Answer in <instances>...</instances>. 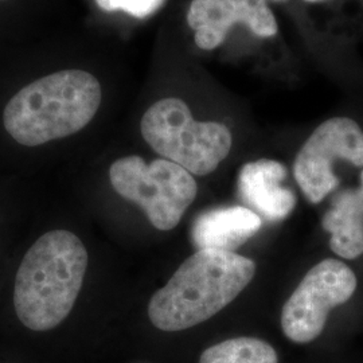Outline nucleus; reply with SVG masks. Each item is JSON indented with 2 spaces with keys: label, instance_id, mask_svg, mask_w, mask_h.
<instances>
[{
  "label": "nucleus",
  "instance_id": "1",
  "mask_svg": "<svg viewBox=\"0 0 363 363\" xmlns=\"http://www.w3.org/2000/svg\"><path fill=\"white\" fill-rule=\"evenodd\" d=\"M256 269L253 259L234 252L201 249L154 294L148 318L166 333L201 325L228 307L250 284Z\"/></svg>",
  "mask_w": 363,
  "mask_h": 363
},
{
  "label": "nucleus",
  "instance_id": "2",
  "mask_svg": "<svg viewBox=\"0 0 363 363\" xmlns=\"http://www.w3.org/2000/svg\"><path fill=\"white\" fill-rule=\"evenodd\" d=\"M88 268V252L77 235L57 229L27 250L15 277L13 307L31 331L61 325L73 310Z\"/></svg>",
  "mask_w": 363,
  "mask_h": 363
},
{
  "label": "nucleus",
  "instance_id": "3",
  "mask_svg": "<svg viewBox=\"0 0 363 363\" xmlns=\"http://www.w3.org/2000/svg\"><path fill=\"white\" fill-rule=\"evenodd\" d=\"M99 79L84 70H62L39 78L6 105L4 128L15 142L37 147L85 128L101 104Z\"/></svg>",
  "mask_w": 363,
  "mask_h": 363
},
{
  "label": "nucleus",
  "instance_id": "4",
  "mask_svg": "<svg viewBox=\"0 0 363 363\" xmlns=\"http://www.w3.org/2000/svg\"><path fill=\"white\" fill-rule=\"evenodd\" d=\"M140 130L144 140L163 159L199 177L216 171L233 143L226 125L195 121L187 104L174 97L151 105L142 118Z\"/></svg>",
  "mask_w": 363,
  "mask_h": 363
},
{
  "label": "nucleus",
  "instance_id": "5",
  "mask_svg": "<svg viewBox=\"0 0 363 363\" xmlns=\"http://www.w3.org/2000/svg\"><path fill=\"white\" fill-rule=\"evenodd\" d=\"M112 187L121 198L136 203L157 230L178 226L196 196V182L179 164L167 159L145 163L138 155L117 159L109 169Z\"/></svg>",
  "mask_w": 363,
  "mask_h": 363
},
{
  "label": "nucleus",
  "instance_id": "6",
  "mask_svg": "<svg viewBox=\"0 0 363 363\" xmlns=\"http://www.w3.org/2000/svg\"><path fill=\"white\" fill-rule=\"evenodd\" d=\"M361 280L349 261L327 257L307 272L286 300L281 328L295 343H311L325 333L330 316L358 296Z\"/></svg>",
  "mask_w": 363,
  "mask_h": 363
},
{
  "label": "nucleus",
  "instance_id": "7",
  "mask_svg": "<svg viewBox=\"0 0 363 363\" xmlns=\"http://www.w3.org/2000/svg\"><path fill=\"white\" fill-rule=\"evenodd\" d=\"M363 169V128L351 117L322 123L298 151L294 175L307 201L323 202L342 186L339 167Z\"/></svg>",
  "mask_w": 363,
  "mask_h": 363
},
{
  "label": "nucleus",
  "instance_id": "8",
  "mask_svg": "<svg viewBox=\"0 0 363 363\" xmlns=\"http://www.w3.org/2000/svg\"><path fill=\"white\" fill-rule=\"evenodd\" d=\"M286 178V166L280 162H250L240 169L238 194L259 217L272 222L286 220L296 208V194L281 184Z\"/></svg>",
  "mask_w": 363,
  "mask_h": 363
},
{
  "label": "nucleus",
  "instance_id": "9",
  "mask_svg": "<svg viewBox=\"0 0 363 363\" xmlns=\"http://www.w3.org/2000/svg\"><path fill=\"white\" fill-rule=\"evenodd\" d=\"M331 252L345 261L363 259V169L358 183L340 186L322 217Z\"/></svg>",
  "mask_w": 363,
  "mask_h": 363
},
{
  "label": "nucleus",
  "instance_id": "10",
  "mask_svg": "<svg viewBox=\"0 0 363 363\" xmlns=\"http://www.w3.org/2000/svg\"><path fill=\"white\" fill-rule=\"evenodd\" d=\"M261 217L242 206L211 208L198 216L191 228V241L198 250L233 252L261 228Z\"/></svg>",
  "mask_w": 363,
  "mask_h": 363
},
{
  "label": "nucleus",
  "instance_id": "11",
  "mask_svg": "<svg viewBox=\"0 0 363 363\" xmlns=\"http://www.w3.org/2000/svg\"><path fill=\"white\" fill-rule=\"evenodd\" d=\"M187 23L195 31L196 46L213 50L225 42L233 25L242 23V16L233 0H193Z\"/></svg>",
  "mask_w": 363,
  "mask_h": 363
},
{
  "label": "nucleus",
  "instance_id": "12",
  "mask_svg": "<svg viewBox=\"0 0 363 363\" xmlns=\"http://www.w3.org/2000/svg\"><path fill=\"white\" fill-rule=\"evenodd\" d=\"M199 363H279V357L272 346L262 339L238 337L206 349Z\"/></svg>",
  "mask_w": 363,
  "mask_h": 363
},
{
  "label": "nucleus",
  "instance_id": "13",
  "mask_svg": "<svg viewBox=\"0 0 363 363\" xmlns=\"http://www.w3.org/2000/svg\"><path fill=\"white\" fill-rule=\"evenodd\" d=\"M247 25L256 35L269 38L277 34V22L265 0H233Z\"/></svg>",
  "mask_w": 363,
  "mask_h": 363
},
{
  "label": "nucleus",
  "instance_id": "14",
  "mask_svg": "<svg viewBox=\"0 0 363 363\" xmlns=\"http://www.w3.org/2000/svg\"><path fill=\"white\" fill-rule=\"evenodd\" d=\"M105 11H124L136 18H145L160 9L164 0H96Z\"/></svg>",
  "mask_w": 363,
  "mask_h": 363
},
{
  "label": "nucleus",
  "instance_id": "15",
  "mask_svg": "<svg viewBox=\"0 0 363 363\" xmlns=\"http://www.w3.org/2000/svg\"><path fill=\"white\" fill-rule=\"evenodd\" d=\"M304 1H308V3H319V1H325V0H304Z\"/></svg>",
  "mask_w": 363,
  "mask_h": 363
},
{
  "label": "nucleus",
  "instance_id": "16",
  "mask_svg": "<svg viewBox=\"0 0 363 363\" xmlns=\"http://www.w3.org/2000/svg\"><path fill=\"white\" fill-rule=\"evenodd\" d=\"M274 1H283V0H274Z\"/></svg>",
  "mask_w": 363,
  "mask_h": 363
}]
</instances>
